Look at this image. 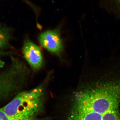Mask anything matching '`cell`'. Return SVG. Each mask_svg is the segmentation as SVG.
I'll list each match as a JSON object with an SVG mask.
<instances>
[{
	"mask_svg": "<svg viewBox=\"0 0 120 120\" xmlns=\"http://www.w3.org/2000/svg\"><path fill=\"white\" fill-rule=\"evenodd\" d=\"M79 99L84 109L101 114L117 109L120 102V82L82 90Z\"/></svg>",
	"mask_w": 120,
	"mask_h": 120,
	"instance_id": "1",
	"label": "cell"
},
{
	"mask_svg": "<svg viewBox=\"0 0 120 120\" xmlns=\"http://www.w3.org/2000/svg\"><path fill=\"white\" fill-rule=\"evenodd\" d=\"M44 91L42 87L20 92L2 107L5 112L17 118L36 117L43 107Z\"/></svg>",
	"mask_w": 120,
	"mask_h": 120,
	"instance_id": "2",
	"label": "cell"
},
{
	"mask_svg": "<svg viewBox=\"0 0 120 120\" xmlns=\"http://www.w3.org/2000/svg\"><path fill=\"white\" fill-rule=\"evenodd\" d=\"M39 43L43 48L52 53L60 57L64 49L59 29L49 30L39 35Z\"/></svg>",
	"mask_w": 120,
	"mask_h": 120,
	"instance_id": "3",
	"label": "cell"
},
{
	"mask_svg": "<svg viewBox=\"0 0 120 120\" xmlns=\"http://www.w3.org/2000/svg\"><path fill=\"white\" fill-rule=\"evenodd\" d=\"M24 56L34 71L39 70L43 64L42 53L39 47L30 40H26L23 47Z\"/></svg>",
	"mask_w": 120,
	"mask_h": 120,
	"instance_id": "4",
	"label": "cell"
},
{
	"mask_svg": "<svg viewBox=\"0 0 120 120\" xmlns=\"http://www.w3.org/2000/svg\"><path fill=\"white\" fill-rule=\"evenodd\" d=\"M11 38V33L8 30L0 27V51L8 45Z\"/></svg>",
	"mask_w": 120,
	"mask_h": 120,
	"instance_id": "5",
	"label": "cell"
},
{
	"mask_svg": "<svg viewBox=\"0 0 120 120\" xmlns=\"http://www.w3.org/2000/svg\"><path fill=\"white\" fill-rule=\"evenodd\" d=\"M0 120H45L34 117V118L23 119L17 118L16 117L9 115L3 110L2 108H0Z\"/></svg>",
	"mask_w": 120,
	"mask_h": 120,
	"instance_id": "6",
	"label": "cell"
},
{
	"mask_svg": "<svg viewBox=\"0 0 120 120\" xmlns=\"http://www.w3.org/2000/svg\"><path fill=\"white\" fill-rule=\"evenodd\" d=\"M102 120H120V114L117 109L104 113Z\"/></svg>",
	"mask_w": 120,
	"mask_h": 120,
	"instance_id": "7",
	"label": "cell"
},
{
	"mask_svg": "<svg viewBox=\"0 0 120 120\" xmlns=\"http://www.w3.org/2000/svg\"><path fill=\"white\" fill-rule=\"evenodd\" d=\"M8 54V53H6V52H4L0 51V56H2V55H4Z\"/></svg>",
	"mask_w": 120,
	"mask_h": 120,
	"instance_id": "8",
	"label": "cell"
}]
</instances>
